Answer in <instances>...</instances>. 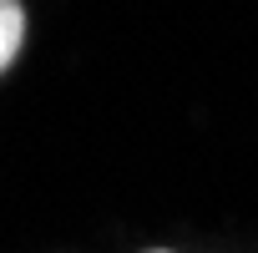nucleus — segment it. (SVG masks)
Masks as SVG:
<instances>
[{
  "label": "nucleus",
  "mask_w": 258,
  "mask_h": 253,
  "mask_svg": "<svg viewBox=\"0 0 258 253\" xmlns=\"http://www.w3.org/2000/svg\"><path fill=\"white\" fill-rule=\"evenodd\" d=\"M26 46V11L21 0H0V71H6Z\"/></svg>",
  "instance_id": "f257e3e1"
},
{
  "label": "nucleus",
  "mask_w": 258,
  "mask_h": 253,
  "mask_svg": "<svg viewBox=\"0 0 258 253\" xmlns=\"http://www.w3.org/2000/svg\"><path fill=\"white\" fill-rule=\"evenodd\" d=\"M152 253H167V248H152Z\"/></svg>",
  "instance_id": "f03ea898"
}]
</instances>
